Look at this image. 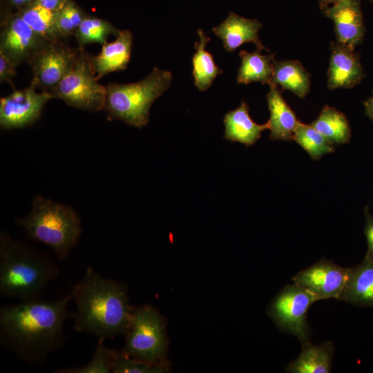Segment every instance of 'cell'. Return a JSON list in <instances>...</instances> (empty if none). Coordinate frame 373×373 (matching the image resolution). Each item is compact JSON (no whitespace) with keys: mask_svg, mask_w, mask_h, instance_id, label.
Wrapping results in <instances>:
<instances>
[{"mask_svg":"<svg viewBox=\"0 0 373 373\" xmlns=\"http://www.w3.org/2000/svg\"><path fill=\"white\" fill-rule=\"evenodd\" d=\"M72 292L52 302L39 299L0 309V341L7 350L32 365L42 364L65 343L66 321Z\"/></svg>","mask_w":373,"mask_h":373,"instance_id":"cell-1","label":"cell"},{"mask_svg":"<svg viewBox=\"0 0 373 373\" xmlns=\"http://www.w3.org/2000/svg\"><path fill=\"white\" fill-rule=\"evenodd\" d=\"M71 292L77 305L72 317L76 332L89 333L104 341L125 335L133 309L126 284L104 278L88 267Z\"/></svg>","mask_w":373,"mask_h":373,"instance_id":"cell-2","label":"cell"},{"mask_svg":"<svg viewBox=\"0 0 373 373\" xmlns=\"http://www.w3.org/2000/svg\"><path fill=\"white\" fill-rule=\"evenodd\" d=\"M59 268L46 255L0 232V295L20 301L38 300Z\"/></svg>","mask_w":373,"mask_h":373,"instance_id":"cell-3","label":"cell"},{"mask_svg":"<svg viewBox=\"0 0 373 373\" xmlns=\"http://www.w3.org/2000/svg\"><path fill=\"white\" fill-rule=\"evenodd\" d=\"M16 222L30 238L50 247L60 260L68 257L82 233L80 219L72 207L39 195L30 213Z\"/></svg>","mask_w":373,"mask_h":373,"instance_id":"cell-4","label":"cell"},{"mask_svg":"<svg viewBox=\"0 0 373 373\" xmlns=\"http://www.w3.org/2000/svg\"><path fill=\"white\" fill-rule=\"evenodd\" d=\"M172 79L170 71L155 67L139 82L108 84L104 106L108 119L122 121L137 128L146 126L151 105L169 88Z\"/></svg>","mask_w":373,"mask_h":373,"instance_id":"cell-5","label":"cell"},{"mask_svg":"<svg viewBox=\"0 0 373 373\" xmlns=\"http://www.w3.org/2000/svg\"><path fill=\"white\" fill-rule=\"evenodd\" d=\"M121 350L127 356L151 363H166L168 339L166 321L151 305L133 307Z\"/></svg>","mask_w":373,"mask_h":373,"instance_id":"cell-6","label":"cell"},{"mask_svg":"<svg viewBox=\"0 0 373 373\" xmlns=\"http://www.w3.org/2000/svg\"><path fill=\"white\" fill-rule=\"evenodd\" d=\"M95 75L93 57L79 49L72 68L51 94L72 107L90 111L103 110L106 87L97 82Z\"/></svg>","mask_w":373,"mask_h":373,"instance_id":"cell-7","label":"cell"},{"mask_svg":"<svg viewBox=\"0 0 373 373\" xmlns=\"http://www.w3.org/2000/svg\"><path fill=\"white\" fill-rule=\"evenodd\" d=\"M316 301L306 290L294 283L288 285L271 302L267 314L278 328L295 336L302 345L309 342L307 313Z\"/></svg>","mask_w":373,"mask_h":373,"instance_id":"cell-8","label":"cell"},{"mask_svg":"<svg viewBox=\"0 0 373 373\" xmlns=\"http://www.w3.org/2000/svg\"><path fill=\"white\" fill-rule=\"evenodd\" d=\"M78 52L58 41L48 43L28 61L33 72L32 83L51 93L72 68Z\"/></svg>","mask_w":373,"mask_h":373,"instance_id":"cell-9","label":"cell"},{"mask_svg":"<svg viewBox=\"0 0 373 373\" xmlns=\"http://www.w3.org/2000/svg\"><path fill=\"white\" fill-rule=\"evenodd\" d=\"M36 86L30 85L14 90L0 99V126L3 129L25 127L32 124L41 115L45 104L53 97L47 91L37 93Z\"/></svg>","mask_w":373,"mask_h":373,"instance_id":"cell-10","label":"cell"},{"mask_svg":"<svg viewBox=\"0 0 373 373\" xmlns=\"http://www.w3.org/2000/svg\"><path fill=\"white\" fill-rule=\"evenodd\" d=\"M347 277V268L332 260H321L292 278L294 283L312 294L317 300H338Z\"/></svg>","mask_w":373,"mask_h":373,"instance_id":"cell-11","label":"cell"},{"mask_svg":"<svg viewBox=\"0 0 373 373\" xmlns=\"http://www.w3.org/2000/svg\"><path fill=\"white\" fill-rule=\"evenodd\" d=\"M48 41L36 33L17 14L3 22L0 35V52L15 66L29 59Z\"/></svg>","mask_w":373,"mask_h":373,"instance_id":"cell-12","label":"cell"},{"mask_svg":"<svg viewBox=\"0 0 373 373\" xmlns=\"http://www.w3.org/2000/svg\"><path fill=\"white\" fill-rule=\"evenodd\" d=\"M321 10L334 22L337 42L354 50L365 30L360 0H343Z\"/></svg>","mask_w":373,"mask_h":373,"instance_id":"cell-13","label":"cell"},{"mask_svg":"<svg viewBox=\"0 0 373 373\" xmlns=\"http://www.w3.org/2000/svg\"><path fill=\"white\" fill-rule=\"evenodd\" d=\"M363 68L353 49L343 44L332 43L327 86L330 89L350 88L360 83Z\"/></svg>","mask_w":373,"mask_h":373,"instance_id":"cell-14","label":"cell"},{"mask_svg":"<svg viewBox=\"0 0 373 373\" xmlns=\"http://www.w3.org/2000/svg\"><path fill=\"white\" fill-rule=\"evenodd\" d=\"M262 23L229 12L227 17L218 26L213 28V32L220 38L227 52H231L245 43L254 44L260 50L269 51L262 44L258 32Z\"/></svg>","mask_w":373,"mask_h":373,"instance_id":"cell-15","label":"cell"},{"mask_svg":"<svg viewBox=\"0 0 373 373\" xmlns=\"http://www.w3.org/2000/svg\"><path fill=\"white\" fill-rule=\"evenodd\" d=\"M338 300L373 307V260L364 258L359 265L347 268V280Z\"/></svg>","mask_w":373,"mask_h":373,"instance_id":"cell-16","label":"cell"},{"mask_svg":"<svg viewBox=\"0 0 373 373\" xmlns=\"http://www.w3.org/2000/svg\"><path fill=\"white\" fill-rule=\"evenodd\" d=\"M133 43L132 32L119 30L115 41L102 45L101 52L93 57L97 79L115 71L124 70L130 60Z\"/></svg>","mask_w":373,"mask_h":373,"instance_id":"cell-17","label":"cell"},{"mask_svg":"<svg viewBox=\"0 0 373 373\" xmlns=\"http://www.w3.org/2000/svg\"><path fill=\"white\" fill-rule=\"evenodd\" d=\"M267 102L270 117L268 120L270 140L272 141L293 140L296 128L300 121L283 99L278 86L269 84Z\"/></svg>","mask_w":373,"mask_h":373,"instance_id":"cell-18","label":"cell"},{"mask_svg":"<svg viewBox=\"0 0 373 373\" xmlns=\"http://www.w3.org/2000/svg\"><path fill=\"white\" fill-rule=\"evenodd\" d=\"M249 111L248 104L243 101L238 108L224 115V139L249 146L260 138L263 131L269 128L268 121L262 124H257L251 119Z\"/></svg>","mask_w":373,"mask_h":373,"instance_id":"cell-19","label":"cell"},{"mask_svg":"<svg viewBox=\"0 0 373 373\" xmlns=\"http://www.w3.org/2000/svg\"><path fill=\"white\" fill-rule=\"evenodd\" d=\"M302 352L297 358L286 367L291 373H329L334 352L332 342L313 345L310 342L302 344Z\"/></svg>","mask_w":373,"mask_h":373,"instance_id":"cell-20","label":"cell"},{"mask_svg":"<svg viewBox=\"0 0 373 373\" xmlns=\"http://www.w3.org/2000/svg\"><path fill=\"white\" fill-rule=\"evenodd\" d=\"M269 84L280 86L300 98H304L309 91L310 75L302 64L296 60L276 61Z\"/></svg>","mask_w":373,"mask_h":373,"instance_id":"cell-21","label":"cell"},{"mask_svg":"<svg viewBox=\"0 0 373 373\" xmlns=\"http://www.w3.org/2000/svg\"><path fill=\"white\" fill-rule=\"evenodd\" d=\"M260 51L258 49L252 52L244 50L240 51L241 64L236 77L238 84L247 85L258 82L269 84L274 70V55H262Z\"/></svg>","mask_w":373,"mask_h":373,"instance_id":"cell-22","label":"cell"},{"mask_svg":"<svg viewBox=\"0 0 373 373\" xmlns=\"http://www.w3.org/2000/svg\"><path fill=\"white\" fill-rule=\"evenodd\" d=\"M197 32L200 41L195 42V52L192 58L193 83L200 91H205L211 87L215 78L222 73V70L216 66L213 55L206 50L210 37L201 29Z\"/></svg>","mask_w":373,"mask_h":373,"instance_id":"cell-23","label":"cell"},{"mask_svg":"<svg viewBox=\"0 0 373 373\" xmlns=\"http://www.w3.org/2000/svg\"><path fill=\"white\" fill-rule=\"evenodd\" d=\"M333 145L349 142L351 129L345 115L335 108L325 105L318 117L310 124Z\"/></svg>","mask_w":373,"mask_h":373,"instance_id":"cell-24","label":"cell"},{"mask_svg":"<svg viewBox=\"0 0 373 373\" xmlns=\"http://www.w3.org/2000/svg\"><path fill=\"white\" fill-rule=\"evenodd\" d=\"M19 15L36 33L49 42L61 38L55 27V12L32 3L23 8Z\"/></svg>","mask_w":373,"mask_h":373,"instance_id":"cell-25","label":"cell"},{"mask_svg":"<svg viewBox=\"0 0 373 373\" xmlns=\"http://www.w3.org/2000/svg\"><path fill=\"white\" fill-rule=\"evenodd\" d=\"M300 145L313 160H318L324 155L334 151V145L311 124L299 122L293 140Z\"/></svg>","mask_w":373,"mask_h":373,"instance_id":"cell-26","label":"cell"},{"mask_svg":"<svg viewBox=\"0 0 373 373\" xmlns=\"http://www.w3.org/2000/svg\"><path fill=\"white\" fill-rule=\"evenodd\" d=\"M118 31L111 23L104 19L84 17L74 35L79 46L90 43L103 45L106 43L109 35H117Z\"/></svg>","mask_w":373,"mask_h":373,"instance_id":"cell-27","label":"cell"},{"mask_svg":"<svg viewBox=\"0 0 373 373\" xmlns=\"http://www.w3.org/2000/svg\"><path fill=\"white\" fill-rule=\"evenodd\" d=\"M104 340L98 339L95 352L91 360L81 367H70L55 371V373H111L112 362L115 350L104 345Z\"/></svg>","mask_w":373,"mask_h":373,"instance_id":"cell-28","label":"cell"},{"mask_svg":"<svg viewBox=\"0 0 373 373\" xmlns=\"http://www.w3.org/2000/svg\"><path fill=\"white\" fill-rule=\"evenodd\" d=\"M169 363H151L134 359L120 351H115L113 373H164L169 371Z\"/></svg>","mask_w":373,"mask_h":373,"instance_id":"cell-29","label":"cell"},{"mask_svg":"<svg viewBox=\"0 0 373 373\" xmlns=\"http://www.w3.org/2000/svg\"><path fill=\"white\" fill-rule=\"evenodd\" d=\"M84 18L79 8L68 0L55 15V27L60 37L75 35Z\"/></svg>","mask_w":373,"mask_h":373,"instance_id":"cell-30","label":"cell"},{"mask_svg":"<svg viewBox=\"0 0 373 373\" xmlns=\"http://www.w3.org/2000/svg\"><path fill=\"white\" fill-rule=\"evenodd\" d=\"M364 213L365 216L364 234L367 243V249L365 258L373 260V215L370 213L368 207H365Z\"/></svg>","mask_w":373,"mask_h":373,"instance_id":"cell-31","label":"cell"},{"mask_svg":"<svg viewBox=\"0 0 373 373\" xmlns=\"http://www.w3.org/2000/svg\"><path fill=\"white\" fill-rule=\"evenodd\" d=\"M16 66L3 52H0V82H10L17 74Z\"/></svg>","mask_w":373,"mask_h":373,"instance_id":"cell-32","label":"cell"},{"mask_svg":"<svg viewBox=\"0 0 373 373\" xmlns=\"http://www.w3.org/2000/svg\"><path fill=\"white\" fill-rule=\"evenodd\" d=\"M68 0H34L32 3L39 5L52 12H57L66 4Z\"/></svg>","mask_w":373,"mask_h":373,"instance_id":"cell-33","label":"cell"},{"mask_svg":"<svg viewBox=\"0 0 373 373\" xmlns=\"http://www.w3.org/2000/svg\"><path fill=\"white\" fill-rule=\"evenodd\" d=\"M366 115L373 121V93L364 102Z\"/></svg>","mask_w":373,"mask_h":373,"instance_id":"cell-34","label":"cell"},{"mask_svg":"<svg viewBox=\"0 0 373 373\" xmlns=\"http://www.w3.org/2000/svg\"><path fill=\"white\" fill-rule=\"evenodd\" d=\"M34 0H10L11 3L17 8H25L32 3Z\"/></svg>","mask_w":373,"mask_h":373,"instance_id":"cell-35","label":"cell"},{"mask_svg":"<svg viewBox=\"0 0 373 373\" xmlns=\"http://www.w3.org/2000/svg\"><path fill=\"white\" fill-rule=\"evenodd\" d=\"M343 0H318L321 10Z\"/></svg>","mask_w":373,"mask_h":373,"instance_id":"cell-36","label":"cell"},{"mask_svg":"<svg viewBox=\"0 0 373 373\" xmlns=\"http://www.w3.org/2000/svg\"><path fill=\"white\" fill-rule=\"evenodd\" d=\"M370 1H373V0H370Z\"/></svg>","mask_w":373,"mask_h":373,"instance_id":"cell-37","label":"cell"}]
</instances>
